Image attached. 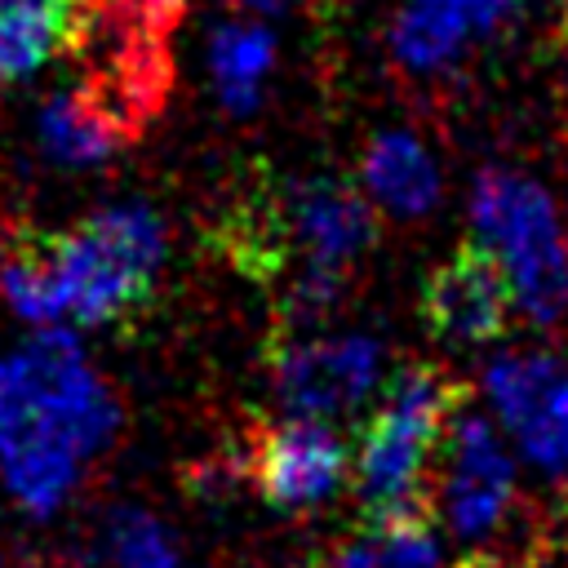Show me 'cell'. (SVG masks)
<instances>
[{"instance_id": "obj_10", "label": "cell", "mask_w": 568, "mask_h": 568, "mask_svg": "<svg viewBox=\"0 0 568 568\" xmlns=\"http://www.w3.org/2000/svg\"><path fill=\"white\" fill-rule=\"evenodd\" d=\"M248 479L275 510H306L333 497L346 475V444L328 422L288 417L266 426L248 448Z\"/></svg>"}, {"instance_id": "obj_17", "label": "cell", "mask_w": 568, "mask_h": 568, "mask_svg": "<svg viewBox=\"0 0 568 568\" xmlns=\"http://www.w3.org/2000/svg\"><path fill=\"white\" fill-rule=\"evenodd\" d=\"M102 550L111 559V568H178V541L169 537V528L138 510V506H120L111 510L106 528H102Z\"/></svg>"}, {"instance_id": "obj_23", "label": "cell", "mask_w": 568, "mask_h": 568, "mask_svg": "<svg viewBox=\"0 0 568 568\" xmlns=\"http://www.w3.org/2000/svg\"><path fill=\"white\" fill-rule=\"evenodd\" d=\"M0 257H4V253H0Z\"/></svg>"}, {"instance_id": "obj_20", "label": "cell", "mask_w": 568, "mask_h": 568, "mask_svg": "<svg viewBox=\"0 0 568 568\" xmlns=\"http://www.w3.org/2000/svg\"><path fill=\"white\" fill-rule=\"evenodd\" d=\"M240 4H253V9H275V4H288V0H240Z\"/></svg>"}, {"instance_id": "obj_12", "label": "cell", "mask_w": 568, "mask_h": 568, "mask_svg": "<svg viewBox=\"0 0 568 568\" xmlns=\"http://www.w3.org/2000/svg\"><path fill=\"white\" fill-rule=\"evenodd\" d=\"M519 18V0H404L390 27V53L417 71L435 75L462 62L475 44L501 36Z\"/></svg>"}, {"instance_id": "obj_18", "label": "cell", "mask_w": 568, "mask_h": 568, "mask_svg": "<svg viewBox=\"0 0 568 568\" xmlns=\"http://www.w3.org/2000/svg\"><path fill=\"white\" fill-rule=\"evenodd\" d=\"M328 568H439L430 528H368V537L342 546Z\"/></svg>"}, {"instance_id": "obj_1", "label": "cell", "mask_w": 568, "mask_h": 568, "mask_svg": "<svg viewBox=\"0 0 568 568\" xmlns=\"http://www.w3.org/2000/svg\"><path fill=\"white\" fill-rule=\"evenodd\" d=\"M115 426L120 408L71 333L44 328L0 359V475L31 515L71 497Z\"/></svg>"}, {"instance_id": "obj_11", "label": "cell", "mask_w": 568, "mask_h": 568, "mask_svg": "<svg viewBox=\"0 0 568 568\" xmlns=\"http://www.w3.org/2000/svg\"><path fill=\"white\" fill-rule=\"evenodd\" d=\"M422 315L435 337L453 346H484L506 333L515 315V293L484 244H462L426 275Z\"/></svg>"}, {"instance_id": "obj_4", "label": "cell", "mask_w": 568, "mask_h": 568, "mask_svg": "<svg viewBox=\"0 0 568 568\" xmlns=\"http://www.w3.org/2000/svg\"><path fill=\"white\" fill-rule=\"evenodd\" d=\"M182 0H80L71 53L84 67L80 89L133 138L169 93V31Z\"/></svg>"}, {"instance_id": "obj_6", "label": "cell", "mask_w": 568, "mask_h": 568, "mask_svg": "<svg viewBox=\"0 0 568 568\" xmlns=\"http://www.w3.org/2000/svg\"><path fill=\"white\" fill-rule=\"evenodd\" d=\"M262 240L266 266H280L293 248L302 266L311 271H337L351 275L355 257L373 244L377 217L359 191L333 178H302L275 191L266 226H244Z\"/></svg>"}, {"instance_id": "obj_2", "label": "cell", "mask_w": 568, "mask_h": 568, "mask_svg": "<svg viewBox=\"0 0 568 568\" xmlns=\"http://www.w3.org/2000/svg\"><path fill=\"white\" fill-rule=\"evenodd\" d=\"M462 399L466 386L435 364L395 373L355 453V497L368 528H430V466H439Z\"/></svg>"}, {"instance_id": "obj_14", "label": "cell", "mask_w": 568, "mask_h": 568, "mask_svg": "<svg viewBox=\"0 0 568 568\" xmlns=\"http://www.w3.org/2000/svg\"><path fill=\"white\" fill-rule=\"evenodd\" d=\"M120 142H129L120 133V124L80 89H62L40 106V146L49 160L84 169V164H102Z\"/></svg>"}, {"instance_id": "obj_15", "label": "cell", "mask_w": 568, "mask_h": 568, "mask_svg": "<svg viewBox=\"0 0 568 568\" xmlns=\"http://www.w3.org/2000/svg\"><path fill=\"white\" fill-rule=\"evenodd\" d=\"M80 0H0V80L31 75L71 44Z\"/></svg>"}, {"instance_id": "obj_7", "label": "cell", "mask_w": 568, "mask_h": 568, "mask_svg": "<svg viewBox=\"0 0 568 568\" xmlns=\"http://www.w3.org/2000/svg\"><path fill=\"white\" fill-rule=\"evenodd\" d=\"M382 377V346L364 333L280 337L271 346V382L293 417L333 422L355 413Z\"/></svg>"}, {"instance_id": "obj_13", "label": "cell", "mask_w": 568, "mask_h": 568, "mask_svg": "<svg viewBox=\"0 0 568 568\" xmlns=\"http://www.w3.org/2000/svg\"><path fill=\"white\" fill-rule=\"evenodd\" d=\"M359 178L368 200L399 217H422L439 200V169L413 133H377L364 151Z\"/></svg>"}, {"instance_id": "obj_9", "label": "cell", "mask_w": 568, "mask_h": 568, "mask_svg": "<svg viewBox=\"0 0 568 568\" xmlns=\"http://www.w3.org/2000/svg\"><path fill=\"white\" fill-rule=\"evenodd\" d=\"M515 501V462L501 448L497 430L479 413H457L444 453H439V488L435 506L462 541H484L501 528Z\"/></svg>"}, {"instance_id": "obj_5", "label": "cell", "mask_w": 568, "mask_h": 568, "mask_svg": "<svg viewBox=\"0 0 568 568\" xmlns=\"http://www.w3.org/2000/svg\"><path fill=\"white\" fill-rule=\"evenodd\" d=\"M475 244H484L510 280L515 311L555 324L568 311V235L550 191L515 169H484L470 182Z\"/></svg>"}, {"instance_id": "obj_21", "label": "cell", "mask_w": 568, "mask_h": 568, "mask_svg": "<svg viewBox=\"0 0 568 568\" xmlns=\"http://www.w3.org/2000/svg\"><path fill=\"white\" fill-rule=\"evenodd\" d=\"M564 18H568V0H564Z\"/></svg>"}, {"instance_id": "obj_19", "label": "cell", "mask_w": 568, "mask_h": 568, "mask_svg": "<svg viewBox=\"0 0 568 568\" xmlns=\"http://www.w3.org/2000/svg\"><path fill=\"white\" fill-rule=\"evenodd\" d=\"M457 568H497V564H493V559H484V555H470V559H462Z\"/></svg>"}, {"instance_id": "obj_8", "label": "cell", "mask_w": 568, "mask_h": 568, "mask_svg": "<svg viewBox=\"0 0 568 568\" xmlns=\"http://www.w3.org/2000/svg\"><path fill=\"white\" fill-rule=\"evenodd\" d=\"M488 404L519 453L546 470L568 466V364L546 351H501L484 377Z\"/></svg>"}, {"instance_id": "obj_16", "label": "cell", "mask_w": 568, "mask_h": 568, "mask_svg": "<svg viewBox=\"0 0 568 568\" xmlns=\"http://www.w3.org/2000/svg\"><path fill=\"white\" fill-rule=\"evenodd\" d=\"M271 62H275V36L262 22H226L209 40V71L217 98L231 111H253L262 102Z\"/></svg>"}, {"instance_id": "obj_3", "label": "cell", "mask_w": 568, "mask_h": 568, "mask_svg": "<svg viewBox=\"0 0 568 568\" xmlns=\"http://www.w3.org/2000/svg\"><path fill=\"white\" fill-rule=\"evenodd\" d=\"M58 320L106 324L142 306L164 262V226L142 204H115L62 235H31Z\"/></svg>"}, {"instance_id": "obj_22", "label": "cell", "mask_w": 568, "mask_h": 568, "mask_svg": "<svg viewBox=\"0 0 568 568\" xmlns=\"http://www.w3.org/2000/svg\"><path fill=\"white\" fill-rule=\"evenodd\" d=\"M564 479H568V466H564Z\"/></svg>"}]
</instances>
